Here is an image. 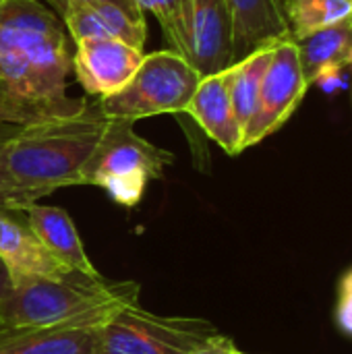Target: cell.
<instances>
[{
  "instance_id": "9",
  "label": "cell",
  "mask_w": 352,
  "mask_h": 354,
  "mask_svg": "<svg viewBox=\"0 0 352 354\" xmlns=\"http://www.w3.org/2000/svg\"><path fill=\"white\" fill-rule=\"evenodd\" d=\"M143 56V50L120 39L87 37L75 41L71 64L77 81L89 95L106 97L129 83Z\"/></svg>"
},
{
  "instance_id": "12",
  "label": "cell",
  "mask_w": 352,
  "mask_h": 354,
  "mask_svg": "<svg viewBox=\"0 0 352 354\" xmlns=\"http://www.w3.org/2000/svg\"><path fill=\"white\" fill-rule=\"evenodd\" d=\"M230 66L201 77L185 114H189L228 156H239L243 153V129L230 100Z\"/></svg>"
},
{
  "instance_id": "3",
  "label": "cell",
  "mask_w": 352,
  "mask_h": 354,
  "mask_svg": "<svg viewBox=\"0 0 352 354\" xmlns=\"http://www.w3.org/2000/svg\"><path fill=\"white\" fill-rule=\"evenodd\" d=\"M139 299L137 282H112L73 272L66 278H25L0 301V334L48 328L100 305Z\"/></svg>"
},
{
  "instance_id": "22",
  "label": "cell",
  "mask_w": 352,
  "mask_h": 354,
  "mask_svg": "<svg viewBox=\"0 0 352 354\" xmlns=\"http://www.w3.org/2000/svg\"><path fill=\"white\" fill-rule=\"evenodd\" d=\"M191 354H251V353L241 351V348L234 344V340H230L228 336H222V334L218 332V334L210 336L203 344H199V346H197V348H195Z\"/></svg>"
},
{
  "instance_id": "11",
  "label": "cell",
  "mask_w": 352,
  "mask_h": 354,
  "mask_svg": "<svg viewBox=\"0 0 352 354\" xmlns=\"http://www.w3.org/2000/svg\"><path fill=\"white\" fill-rule=\"evenodd\" d=\"M23 212L0 207V261L4 263L10 282L25 278H66L73 274L66 270L35 236Z\"/></svg>"
},
{
  "instance_id": "8",
  "label": "cell",
  "mask_w": 352,
  "mask_h": 354,
  "mask_svg": "<svg viewBox=\"0 0 352 354\" xmlns=\"http://www.w3.org/2000/svg\"><path fill=\"white\" fill-rule=\"evenodd\" d=\"M137 301H114L62 324L0 334V354H95L100 330L106 319Z\"/></svg>"
},
{
  "instance_id": "4",
  "label": "cell",
  "mask_w": 352,
  "mask_h": 354,
  "mask_svg": "<svg viewBox=\"0 0 352 354\" xmlns=\"http://www.w3.org/2000/svg\"><path fill=\"white\" fill-rule=\"evenodd\" d=\"M172 162L174 153L137 135L133 120L106 118L100 141L81 168V185L100 187L114 203L131 209Z\"/></svg>"
},
{
  "instance_id": "15",
  "label": "cell",
  "mask_w": 352,
  "mask_h": 354,
  "mask_svg": "<svg viewBox=\"0 0 352 354\" xmlns=\"http://www.w3.org/2000/svg\"><path fill=\"white\" fill-rule=\"evenodd\" d=\"M232 17L234 62L255 48L290 37L282 0H226Z\"/></svg>"
},
{
  "instance_id": "19",
  "label": "cell",
  "mask_w": 352,
  "mask_h": 354,
  "mask_svg": "<svg viewBox=\"0 0 352 354\" xmlns=\"http://www.w3.org/2000/svg\"><path fill=\"white\" fill-rule=\"evenodd\" d=\"M143 12H151L164 33L166 48L187 58V0H133Z\"/></svg>"
},
{
  "instance_id": "5",
  "label": "cell",
  "mask_w": 352,
  "mask_h": 354,
  "mask_svg": "<svg viewBox=\"0 0 352 354\" xmlns=\"http://www.w3.org/2000/svg\"><path fill=\"white\" fill-rule=\"evenodd\" d=\"M199 81L201 75L185 56L164 48L145 54L122 89L95 102L106 118H129L133 122L160 114H180Z\"/></svg>"
},
{
  "instance_id": "10",
  "label": "cell",
  "mask_w": 352,
  "mask_h": 354,
  "mask_svg": "<svg viewBox=\"0 0 352 354\" xmlns=\"http://www.w3.org/2000/svg\"><path fill=\"white\" fill-rule=\"evenodd\" d=\"M187 60L201 77L234 64L226 0H187Z\"/></svg>"
},
{
  "instance_id": "1",
  "label": "cell",
  "mask_w": 352,
  "mask_h": 354,
  "mask_svg": "<svg viewBox=\"0 0 352 354\" xmlns=\"http://www.w3.org/2000/svg\"><path fill=\"white\" fill-rule=\"evenodd\" d=\"M71 58L56 12L39 0H2L0 122L29 127L81 114L89 102L66 93Z\"/></svg>"
},
{
  "instance_id": "2",
  "label": "cell",
  "mask_w": 352,
  "mask_h": 354,
  "mask_svg": "<svg viewBox=\"0 0 352 354\" xmlns=\"http://www.w3.org/2000/svg\"><path fill=\"white\" fill-rule=\"evenodd\" d=\"M106 116L98 102L71 118L23 127L0 151L2 207L23 212L37 199L81 185V168L95 149Z\"/></svg>"
},
{
  "instance_id": "24",
  "label": "cell",
  "mask_w": 352,
  "mask_h": 354,
  "mask_svg": "<svg viewBox=\"0 0 352 354\" xmlns=\"http://www.w3.org/2000/svg\"><path fill=\"white\" fill-rule=\"evenodd\" d=\"M10 288H12V282H10V276H8V272H6V268H4V263L0 261V301L10 292Z\"/></svg>"
},
{
  "instance_id": "16",
  "label": "cell",
  "mask_w": 352,
  "mask_h": 354,
  "mask_svg": "<svg viewBox=\"0 0 352 354\" xmlns=\"http://www.w3.org/2000/svg\"><path fill=\"white\" fill-rule=\"evenodd\" d=\"M276 44L278 41L259 46L251 54L237 60L230 66V100H232L234 116L243 129V135H245V129L249 127V122L255 114L261 81H263V75L270 66L272 56H274Z\"/></svg>"
},
{
  "instance_id": "25",
  "label": "cell",
  "mask_w": 352,
  "mask_h": 354,
  "mask_svg": "<svg viewBox=\"0 0 352 354\" xmlns=\"http://www.w3.org/2000/svg\"><path fill=\"white\" fill-rule=\"evenodd\" d=\"M23 127L19 124H8V122H0V139H8L12 135H17Z\"/></svg>"
},
{
  "instance_id": "7",
  "label": "cell",
  "mask_w": 352,
  "mask_h": 354,
  "mask_svg": "<svg viewBox=\"0 0 352 354\" xmlns=\"http://www.w3.org/2000/svg\"><path fill=\"white\" fill-rule=\"evenodd\" d=\"M309 89L299 44L293 37L280 39L263 75L255 114L243 135V151L280 131L301 106Z\"/></svg>"
},
{
  "instance_id": "27",
  "label": "cell",
  "mask_w": 352,
  "mask_h": 354,
  "mask_svg": "<svg viewBox=\"0 0 352 354\" xmlns=\"http://www.w3.org/2000/svg\"><path fill=\"white\" fill-rule=\"evenodd\" d=\"M8 139H10V137H8ZM4 141H6V139H0V151H2V145H4ZM0 207H2V191H0Z\"/></svg>"
},
{
  "instance_id": "18",
  "label": "cell",
  "mask_w": 352,
  "mask_h": 354,
  "mask_svg": "<svg viewBox=\"0 0 352 354\" xmlns=\"http://www.w3.org/2000/svg\"><path fill=\"white\" fill-rule=\"evenodd\" d=\"M297 44L305 75L307 79H311V75L319 66L334 60H346V54L352 48V17L338 25L326 27Z\"/></svg>"
},
{
  "instance_id": "17",
  "label": "cell",
  "mask_w": 352,
  "mask_h": 354,
  "mask_svg": "<svg viewBox=\"0 0 352 354\" xmlns=\"http://www.w3.org/2000/svg\"><path fill=\"white\" fill-rule=\"evenodd\" d=\"M282 6L295 41L352 17V0H282Z\"/></svg>"
},
{
  "instance_id": "28",
  "label": "cell",
  "mask_w": 352,
  "mask_h": 354,
  "mask_svg": "<svg viewBox=\"0 0 352 354\" xmlns=\"http://www.w3.org/2000/svg\"><path fill=\"white\" fill-rule=\"evenodd\" d=\"M0 4H2V0H0Z\"/></svg>"
},
{
  "instance_id": "14",
  "label": "cell",
  "mask_w": 352,
  "mask_h": 354,
  "mask_svg": "<svg viewBox=\"0 0 352 354\" xmlns=\"http://www.w3.org/2000/svg\"><path fill=\"white\" fill-rule=\"evenodd\" d=\"M23 216L41 245L71 272L89 278H104L89 261L73 218L56 205H39L37 201L23 209Z\"/></svg>"
},
{
  "instance_id": "20",
  "label": "cell",
  "mask_w": 352,
  "mask_h": 354,
  "mask_svg": "<svg viewBox=\"0 0 352 354\" xmlns=\"http://www.w3.org/2000/svg\"><path fill=\"white\" fill-rule=\"evenodd\" d=\"M344 66L346 62L344 60H334V62H328L324 66H319L311 79H309V85H317L324 93L328 95H334L338 91H342L346 87V75H344Z\"/></svg>"
},
{
  "instance_id": "23",
  "label": "cell",
  "mask_w": 352,
  "mask_h": 354,
  "mask_svg": "<svg viewBox=\"0 0 352 354\" xmlns=\"http://www.w3.org/2000/svg\"><path fill=\"white\" fill-rule=\"evenodd\" d=\"M48 2H50L52 8L56 10V15L62 17L64 10H66L71 4H77V2H102V0H48ZM104 2H116V4H120V6H127V8H133V10H141L133 0H104Z\"/></svg>"
},
{
  "instance_id": "6",
  "label": "cell",
  "mask_w": 352,
  "mask_h": 354,
  "mask_svg": "<svg viewBox=\"0 0 352 354\" xmlns=\"http://www.w3.org/2000/svg\"><path fill=\"white\" fill-rule=\"evenodd\" d=\"M214 334L218 328L207 319L158 315L137 301L106 319L95 354H191Z\"/></svg>"
},
{
  "instance_id": "21",
  "label": "cell",
  "mask_w": 352,
  "mask_h": 354,
  "mask_svg": "<svg viewBox=\"0 0 352 354\" xmlns=\"http://www.w3.org/2000/svg\"><path fill=\"white\" fill-rule=\"evenodd\" d=\"M336 324L340 332L352 338V268L344 272L338 284V303H336Z\"/></svg>"
},
{
  "instance_id": "26",
  "label": "cell",
  "mask_w": 352,
  "mask_h": 354,
  "mask_svg": "<svg viewBox=\"0 0 352 354\" xmlns=\"http://www.w3.org/2000/svg\"><path fill=\"white\" fill-rule=\"evenodd\" d=\"M344 62H346V66H352V48L349 50V54H346V60H344Z\"/></svg>"
},
{
  "instance_id": "13",
  "label": "cell",
  "mask_w": 352,
  "mask_h": 354,
  "mask_svg": "<svg viewBox=\"0 0 352 354\" xmlns=\"http://www.w3.org/2000/svg\"><path fill=\"white\" fill-rule=\"evenodd\" d=\"M73 41L87 37L120 39L143 50L147 39V21L143 10H133L116 2H77L60 17Z\"/></svg>"
}]
</instances>
